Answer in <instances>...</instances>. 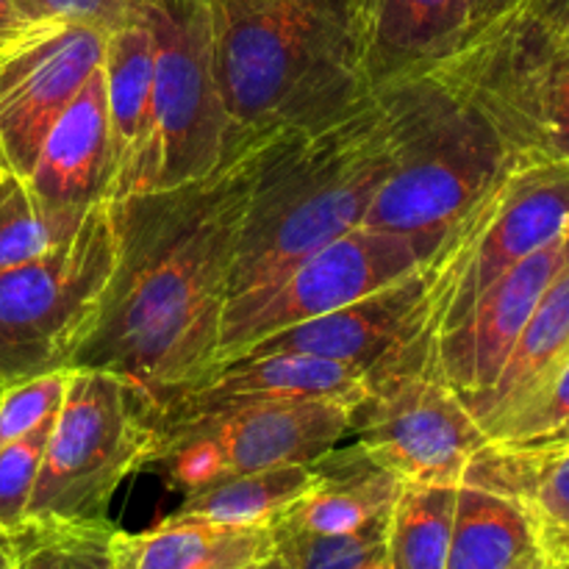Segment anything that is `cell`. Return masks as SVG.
Wrapping results in <instances>:
<instances>
[{
  "mask_svg": "<svg viewBox=\"0 0 569 569\" xmlns=\"http://www.w3.org/2000/svg\"><path fill=\"white\" fill-rule=\"evenodd\" d=\"M276 137L248 139L198 181L114 200V276L72 367L126 378L159 411L217 365L244 209Z\"/></svg>",
  "mask_w": 569,
  "mask_h": 569,
  "instance_id": "cell-1",
  "label": "cell"
},
{
  "mask_svg": "<svg viewBox=\"0 0 569 569\" xmlns=\"http://www.w3.org/2000/svg\"><path fill=\"white\" fill-rule=\"evenodd\" d=\"M228 144L311 131L372 94L353 0H209Z\"/></svg>",
  "mask_w": 569,
  "mask_h": 569,
  "instance_id": "cell-2",
  "label": "cell"
},
{
  "mask_svg": "<svg viewBox=\"0 0 569 569\" xmlns=\"http://www.w3.org/2000/svg\"><path fill=\"white\" fill-rule=\"evenodd\" d=\"M387 170L376 92L326 126L278 133L250 189L228 300L272 287L311 253L365 226Z\"/></svg>",
  "mask_w": 569,
  "mask_h": 569,
  "instance_id": "cell-3",
  "label": "cell"
},
{
  "mask_svg": "<svg viewBox=\"0 0 569 569\" xmlns=\"http://www.w3.org/2000/svg\"><path fill=\"white\" fill-rule=\"evenodd\" d=\"M389 170L365 217L431 259L450 228L520 167L492 122L437 67L400 72L376 89Z\"/></svg>",
  "mask_w": 569,
  "mask_h": 569,
  "instance_id": "cell-4",
  "label": "cell"
},
{
  "mask_svg": "<svg viewBox=\"0 0 569 569\" xmlns=\"http://www.w3.org/2000/svg\"><path fill=\"white\" fill-rule=\"evenodd\" d=\"M520 164H569V48L506 6L437 61Z\"/></svg>",
  "mask_w": 569,
  "mask_h": 569,
  "instance_id": "cell-5",
  "label": "cell"
},
{
  "mask_svg": "<svg viewBox=\"0 0 569 569\" xmlns=\"http://www.w3.org/2000/svg\"><path fill=\"white\" fill-rule=\"evenodd\" d=\"M117 267V203L100 200L59 244L0 272V381L70 370Z\"/></svg>",
  "mask_w": 569,
  "mask_h": 569,
  "instance_id": "cell-6",
  "label": "cell"
},
{
  "mask_svg": "<svg viewBox=\"0 0 569 569\" xmlns=\"http://www.w3.org/2000/svg\"><path fill=\"white\" fill-rule=\"evenodd\" d=\"M153 442L156 411L139 389L114 372L70 367L26 520H106Z\"/></svg>",
  "mask_w": 569,
  "mask_h": 569,
  "instance_id": "cell-7",
  "label": "cell"
},
{
  "mask_svg": "<svg viewBox=\"0 0 569 569\" xmlns=\"http://www.w3.org/2000/svg\"><path fill=\"white\" fill-rule=\"evenodd\" d=\"M144 22L153 37V103L128 198L198 181L231 153L209 0H148Z\"/></svg>",
  "mask_w": 569,
  "mask_h": 569,
  "instance_id": "cell-8",
  "label": "cell"
},
{
  "mask_svg": "<svg viewBox=\"0 0 569 569\" xmlns=\"http://www.w3.org/2000/svg\"><path fill=\"white\" fill-rule=\"evenodd\" d=\"M348 439L403 483L445 487H459L489 442L439 372L431 331L367 372L365 395L350 409Z\"/></svg>",
  "mask_w": 569,
  "mask_h": 569,
  "instance_id": "cell-9",
  "label": "cell"
},
{
  "mask_svg": "<svg viewBox=\"0 0 569 569\" xmlns=\"http://www.w3.org/2000/svg\"><path fill=\"white\" fill-rule=\"evenodd\" d=\"M569 233V164H520L478 200L422 267L428 331L439 337L545 244Z\"/></svg>",
  "mask_w": 569,
  "mask_h": 569,
  "instance_id": "cell-10",
  "label": "cell"
},
{
  "mask_svg": "<svg viewBox=\"0 0 569 569\" xmlns=\"http://www.w3.org/2000/svg\"><path fill=\"white\" fill-rule=\"evenodd\" d=\"M350 409L337 400H261L156 420L144 467L192 492L231 476L311 465L348 439Z\"/></svg>",
  "mask_w": 569,
  "mask_h": 569,
  "instance_id": "cell-11",
  "label": "cell"
},
{
  "mask_svg": "<svg viewBox=\"0 0 569 569\" xmlns=\"http://www.w3.org/2000/svg\"><path fill=\"white\" fill-rule=\"evenodd\" d=\"M426 264L428 253L411 239L367 226L353 228L300 261L272 287L228 300L217 365L242 353L256 339L356 303Z\"/></svg>",
  "mask_w": 569,
  "mask_h": 569,
  "instance_id": "cell-12",
  "label": "cell"
},
{
  "mask_svg": "<svg viewBox=\"0 0 569 569\" xmlns=\"http://www.w3.org/2000/svg\"><path fill=\"white\" fill-rule=\"evenodd\" d=\"M106 33L42 22L0 53V153L14 176H31L44 137L103 64Z\"/></svg>",
  "mask_w": 569,
  "mask_h": 569,
  "instance_id": "cell-13",
  "label": "cell"
},
{
  "mask_svg": "<svg viewBox=\"0 0 569 569\" xmlns=\"http://www.w3.org/2000/svg\"><path fill=\"white\" fill-rule=\"evenodd\" d=\"M567 261L569 233L511 267L467 309L459 322L433 337L439 372L465 400V406L498 381L545 289L565 270Z\"/></svg>",
  "mask_w": 569,
  "mask_h": 569,
  "instance_id": "cell-14",
  "label": "cell"
},
{
  "mask_svg": "<svg viewBox=\"0 0 569 569\" xmlns=\"http://www.w3.org/2000/svg\"><path fill=\"white\" fill-rule=\"evenodd\" d=\"M428 331L426 272H411L403 281L383 287L356 303L339 306L315 320L256 339L233 359L270 353L320 356L370 372L398 356ZM231 361V359H228Z\"/></svg>",
  "mask_w": 569,
  "mask_h": 569,
  "instance_id": "cell-15",
  "label": "cell"
},
{
  "mask_svg": "<svg viewBox=\"0 0 569 569\" xmlns=\"http://www.w3.org/2000/svg\"><path fill=\"white\" fill-rule=\"evenodd\" d=\"M367 372L320 356L270 353L231 359L211 367L206 376L178 389L156 420L203 415L261 400H337L353 406L365 395Z\"/></svg>",
  "mask_w": 569,
  "mask_h": 569,
  "instance_id": "cell-16",
  "label": "cell"
},
{
  "mask_svg": "<svg viewBox=\"0 0 569 569\" xmlns=\"http://www.w3.org/2000/svg\"><path fill=\"white\" fill-rule=\"evenodd\" d=\"M111 181L114 156L106 76L100 64L53 122L26 183L48 211L87 214L100 200H111Z\"/></svg>",
  "mask_w": 569,
  "mask_h": 569,
  "instance_id": "cell-17",
  "label": "cell"
},
{
  "mask_svg": "<svg viewBox=\"0 0 569 569\" xmlns=\"http://www.w3.org/2000/svg\"><path fill=\"white\" fill-rule=\"evenodd\" d=\"M353 22L372 89L400 72L433 67L470 31L465 0H353Z\"/></svg>",
  "mask_w": 569,
  "mask_h": 569,
  "instance_id": "cell-18",
  "label": "cell"
},
{
  "mask_svg": "<svg viewBox=\"0 0 569 569\" xmlns=\"http://www.w3.org/2000/svg\"><path fill=\"white\" fill-rule=\"evenodd\" d=\"M317 481L272 522V533H345L392 515L406 483L359 445H337L315 461Z\"/></svg>",
  "mask_w": 569,
  "mask_h": 569,
  "instance_id": "cell-19",
  "label": "cell"
},
{
  "mask_svg": "<svg viewBox=\"0 0 569 569\" xmlns=\"http://www.w3.org/2000/svg\"><path fill=\"white\" fill-rule=\"evenodd\" d=\"M445 569H559V565L520 500L478 483H459Z\"/></svg>",
  "mask_w": 569,
  "mask_h": 569,
  "instance_id": "cell-20",
  "label": "cell"
},
{
  "mask_svg": "<svg viewBox=\"0 0 569 569\" xmlns=\"http://www.w3.org/2000/svg\"><path fill=\"white\" fill-rule=\"evenodd\" d=\"M276 553L270 526H222V522L167 517L144 533L114 537L117 569H239Z\"/></svg>",
  "mask_w": 569,
  "mask_h": 569,
  "instance_id": "cell-21",
  "label": "cell"
},
{
  "mask_svg": "<svg viewBox=\"0 0 569 569\" xmlns=\"http://www.w3.org/2000/svg\"><path fill=\"white\" fill-rule=\"evenodd\" d=\"M569 361V261L545 289L531 320L522 328L498 381L467 403L483 433L495 431L506 417L531 400Z\"/></svg>",
  "mask_w": 569,
  "mask_h": 569,
  "instance_id": "cell-22",
  "label": "cell"
},
{
  "mask_svg": "<svg viewBox=\"0 0 569 569\" xmlns=\"http://www.w3.org/2000/svg\"><path fill=\"white\" fill-rule=\"evenodd\" d=\"M103 76L114 156L111 200H122L128 198L133 170L148 142L153 103V37L144 14L142 20L106 33Z\"/></svg>",
  "mask_w": 569,
  "mask_h": 569,
  "instance_id": "cell-23",
  "label": "cell"
},
{
  "mask_svg": "<svg viewBox=\"0 0 569 569\" xmlns=\"http://www.w3.org/2000/svg\"><path fill=\"white\" fill-rule=\"evenodd\" d=\"M461 483L498 489L537 520L559 569L569 567V448L511 450L483 445Z\"/></svg>",
  "mask_w": 569,
  "mask_h": 569,
  "instance_id": "cell-24",
  "label": "cell"
},
{
  "mask_svg": "<svg viewBox=\"0 0 569 569\" xmlns=\"http://www.w3.org/2000/svg\"><path fill=\"white\" fill-rule=\"evenodd\" d=\"M317 481L311 465H283L270 470L231 476L209 487L183 492L181 509L172 517L222 522V526H270L292 509Z\"/></svg>",
  "mask_w": 569,
  "mask_h": 569,
  "instance_id": "cell-25",
  "label": "cell"
},
{
  "mask_svg": "<svg viewBox=\"0 0 569 569\" xmlns=\"http://www.w3.org/2000/svg\"><path fill=\"white\" fill-rule=\"evenodd\" d=\"M456 492L459 487H445V483H406L389 515V569L448 567Z\"/></svg>",
  "mask_w": 569,
  "mask_h": 569,
  "instance_id": "cell-26",
  "label": "cell"
},
{
  "mask_svg": "<svg viewBox=\"0 0 569 569\" xmlns=\"http://www.w3.org/2000/svg\"><path fill=\"white\" fill-rule=\"evenodd\" d=\"M117 528L106 520H26L6 539L17 569H117Z\"/></svg>",
  "mask_w": 569,
  "mask_h": 569,
  "instance_id": "cell-27",
  "label": "cell"
},
{
  "mask_svg": "<svg viewBox=\"0 0 569 569\" xmlns=\"http://www.w3.org/2000/svg\"><path fill=\"white\" fill-rule=\"evenodd\" d=\"M83 217L48 211L31 194L26 178L9 172L0 183V272L48 253L81 226Z\"/></svg>",
  "mask_w": 569,
  "mask_h": 569,
  "instance_id": "cell-28",
  "label": "cell"
},
{
  "mask_svg": "<svg viewBox=\"0 0 569 569\" xmlns=\"http://www.w3.org/2000/svg\"><path fill=\"white\" fill-rule=\"evenodd\" d=\"M389 517L345 533H276L292 569H372L387 561Z\"/></svg>",
  "mask_w": 569,
  "mask_h": 569,
  "instance_id": "cell-29",
  "label": "cell"
},
{
  "mask_svg": "<svg viewBox=\"0 0 569 569\" xmlns=\"http://www.w3.org/2000/svg\"><path fill=\"white\" fill-rule=\"evenodd\" d=\"M53 420L56 415L28 431L26 437L0 448V537H9L26 522Z\"/></svg>",
  "mask_w": 569,
  "mask_h": 569,
  "instance_id": "cell-30",
  "label": "cell"
},
{
  "mask_svg": "<svg viewBox=\"0 0 569 569\" xmlns=\"http://www.w3.org/2000/svg\"><path fill=\"white\" fill-rule=\"evenodd\" d=\"M569 420V361L533 395L531 400L520 406L511 417H506L492 433L489 445L495 448H526L539 442L542 437L553 433L556 428Z\"/></svg>",
  "mask_w": 569,
  "mask_h": 569,
  "instance_id": "cell-31",
  "label": "cell"
},
{
  "mask_svg": "<svg viewBox=\"0 0 569 569\" xmlns=\"http://www.w3.org/2000/svg\"><path fill=\"white\" fill-rule=\"evenodd\" d=\"M67 381H70V370L44 372V376L9 383L0 395V448L26 437L48 417H53L64 400Z\"/></svg>",
  "mask_w": 569,
  "mask_h": 569,
  "instance_id": "cell-32",
  "label": "cell"
},
{
  "mask_svg": "<svg viewBox=\"0 0 569 569\" xmlns=\"http://www.w3.org/2000/svg\"><path fill=\"white\" fill-rule=\"evenodd\" d=\"M148 0H22L39 22H72L111 33L128 22L142 20Z\"/></svg>",
  "mask_w": 569,
  "mask_h": 569,
  "instance_id": "cell-33",
  "label": "cell"
},
{
  "mask_svg": "<svg viewBox=\"0 0 569 569\" xmlns=\"http://www.w3.org/2000/svg\"><path fill=\"white\" fill-rule=\"evenodd\" d=\"M511 3L569 48V0H511Z\"/></svg>",
  "mask_w": 569,
  "mask_h": 569,
  "instance_id": "cell-34",
  "label": "cell"
},
{
  "mask_svg": "<svg viewBox=\"0 0 569 569\" xmlns=\"http://www.w3.org/2000/svg\"><path fill=\"white\" fill-rule=\"evenodd\" d=\"M42 26L26 11L22 0H0V53Z\"/></svg>",
  "mask_w": 569,
  "mask_h": 569,
  "instance_id": "cell-35",
  "label": "cell"
},
{
  "mask_svg": "<svg viewBox=\"0 0 569 569\" xmlns=\"http://www.w3.org/2000/svg\"><path fill=\"white\" fill-rule=\"evenodd\" d=\"M511 0H465V11H467V26L478 28L481 22L492 20L495 14H500V11L509 6Z\"/></svg>",
  "mask_w": 569,
  "mask_h": 569,
  "instance_id": "cell-36",
  "label": "cell"
},
{
  "mask_svg": "<svg viewBox=\"0 0 569 569\" xmlns=\"http://www.w3.org/2000/svg\"><path fill=\"white\" fill-rule=\"evenodd\" d=\"M553 448H569V420L565 422V426L556 428L553 433H548V437L539 439V442L526 445V448H511V450H553Z\"/></svg>",
  "mask_w": 569,
  "mask_h": 569,
  "instance_id": "cell-37",
  "label": "cell"
},
{
  "mask_svg": "<svg viewBox=\"0 0 569 569\" xmlns=\"http://www.w3.org/2000/svg\"><path fill=\"white\" fill-rule=\"evenodd\" d=\"M256 569H292V567H289V561L283 559V556L278 553V550H276V553H270V556H267V559L261 561V565L256 567Z\"/></svg>",
  "mask_w": 569,
  "mask_h": 569,
  "instance_id": "cell-38",
  "label": "cell"
},
{
  "mask_svg": "<svg viewBox=\"0 0 569 569\" xmlns=\"http://www.w3.org/2000/svg\"><path fill=\"white\" fill-rule=\"evenodd\" d=\"M0 569H17L14 567V559H11L9 545H6L3 537H0Z\"/></svg>",
  "mask_w": 569,
  "mask_h": 569,
  "instance_id": "cell-39",
  "label": "cell"
},
{
  "mask_svg": "<svg viewBox=\"0 0 569 569\" xmlns=\"http://www.w3.org/2000/svg\"><path fill=\"white\" fill-rule=\"evenodd\" d=\"M9 164H6V159H3V153H0V183H3V178L9 176Z\"/></svg>",
  "mask_w": 569,
  "mask_h": 569,
  "instance_id": "cell-40",
  "label": "cell"
},
{
  "mask_svg": "<svg viewBox=\"0 0 569 569\" xmlns=\"http://www.w3.org/2000/svg\"><path fill=\"white\" fill-rule=\"evenodd\" d=\"M372 569H389V565H387V561H383V565H378V567H372Z\"/></svg>",
  "mask_w": 569,
  "mask_h": 569,
  "instance_id": "cell-41",
  "label": "cell"
},
{
  "mask_svg": "<svg viewBox=\"0 0 569 569\" xmlns=\"http://www.w3.org/2000/svg\"><path fill=\"white\" fill-rule=\"evenodd\" d=\"M259 565H261V561H259ZM259 565H248V567H239V569H256Z\"/></svg>",
  "mask_w": 569,
  "mask_h": 569,
  "instance_id": "cell-42",
  "label": "cell"
},
{
  "mask_svg": "<svg viewBox=\"0 0 569 569\" xmlns=\"http://www.w3.org/2000/svg\"><path fill=\"white\" fill-rule=\"evenodd\" d=\"M3 389H6V383H3V381H0V395H3Z\"/></svg>",
  "mask_w": 569,
  "mask_h": 569,
  "instance_id": "cell-43",
  "label": "cell"
},
{
  "mask_svg": "<svg viewBox=\"0 0 569 569\" xmlns=\"http://www.w3.org/2000/svg\"><path fill=\"white\" fill-rule=\"evenodd\" d=\"M567 569H569V567H567Z\"/></svg>",
  "mask_w": 569,
  "mask_h": 569,
  "instance_id": "cell-44",
  "label": "cell"
}]
</instances>
